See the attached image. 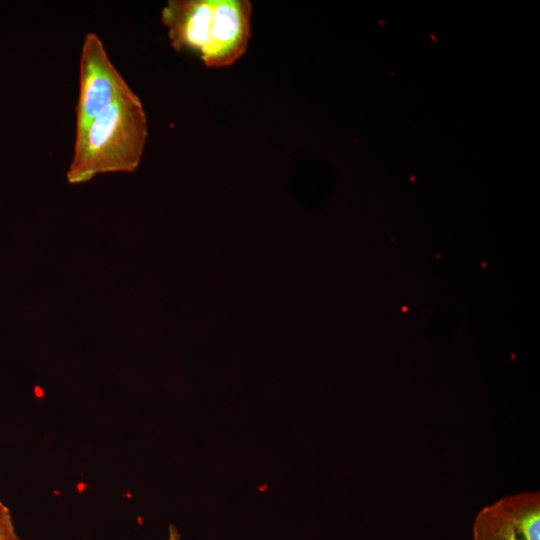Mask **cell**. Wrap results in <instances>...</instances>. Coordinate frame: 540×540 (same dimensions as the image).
Listing matches in <instances>:
<instances>
[{"label":"cell","mask_w":540,"mask_h":540,"mask_svg":"<svg viewBox=\"0 0 540 540\" xmlns=\"http://www.w3.org/2000/svg\"><path fill=\"white\" fill-rule=\"evenodd\" d=\"M251 19L248 0H170L161 11L171 47L211 68L231 66L245 54Z\"/></svg>","instance_id":"6da1fadb"},{"label":"cell","mask_w":540,"mask_h":540,"mask_svg":"<svg viewBox=\"0 0 540 540\" xmlns=\"http://www.w3.org/2000/svg\"><path fill=\"white\" fill-rule=\"evenodd\" d=\"M147 137L146 113L140 98L132 91L75 133L73 158L67 171L69 182H85L99 173L135 170Z\"/></svg>","instance_id":"7a4b0ae2"},{"label":"cell","mask_w":540,"mask_h":540,"mask_svg":"<svg viewBox=\"0 0 540 540\" xmlns=\"http://www.w3.org/2000/svg\"><path fill=\"white\" fill-rule=\"evenodd\" d=\"M132 91L111 62L98 35L86 34L79 63L76 133L82 131L106 107Z\"/></svg>","instance_id":"3957f363"},{"label":"cell","mask_w":540,"mask_h":540,"mask_svg":"<svg viewBox=\"0 0 540 540\" xmlns=\"http://www.w3.org/2000/svg\"><path fill=\"white\" fill-rule=\"evenodd\" d=\"M521 540H540V493L523 492L499 499Z\"/></svg>","instance_id":"277c9868"},{"label":"cell","mask_w":540,"mask_h":540,"mask_svg":"<svg viewBox=\"0 0 540 540\" xmlns=\"http://www.w3.org/2000/svg\"><path fill=\"white\" fill-rule=\"evenodd\" d=\"M473 540H521L499 500L484 506L472 525Z\"/></svg>","instance_id":"5b68a950"},{"label":"cell","mask_w":540,"mask_h":540,"mask_svg":"<svg viewBox=\"0 0 540 540\" xmlns=\"http://www.w3.org/2000/svg\"><path fill=\"white\" fill-rule=\"evenodd\" d=\"M17 536L9 509L0 500V540H10Z\"/></svg>","instance_id":"8992f818"},{"label":"cell","mask_w":540,"mask_h":540,"mask_svg":"<svg viewBox=\"0 0 540 540\" xmlns=\"http://www.w3.org/2000/svg\"><path fill=\"white\" fill-rule=\"evenodd\" d=\"M167 540H181V536L174 526L169 527Z\"/></svg>","instance_id":"52a82bcc"},{"label":"cell","mask_w":540,"mask_h":540,"mask_svg":"<svg viewBox=\"0 0 540 540\" xmlns=\"http://www.w3.org/2000/svg\"><path fill=\"white\" fill-rule=\"evenodd\" d=\"M10 540H21V539H20V538H18V536H15V537H13V538H12V539H10Z\"/></svg>","instance_id":"ba28073f"}]
</instances>
